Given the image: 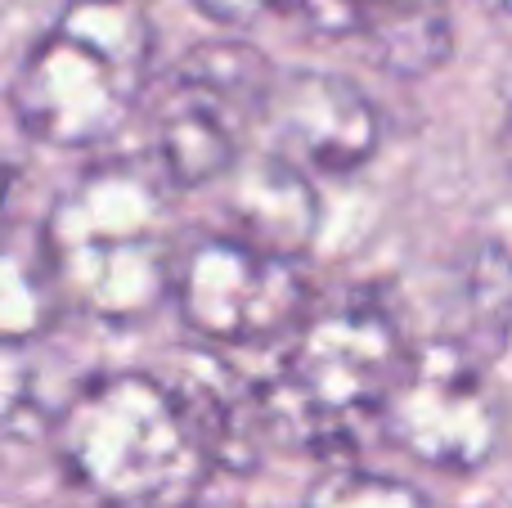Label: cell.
Wrapping results in <instances>:
<instances>
[{"instance_id":"obj_9","label":"cell","mask_w":512,"mask_h":508,"mask_svg":"<svg viewBox=\"0 0 512 508\" xmlns=\"http://www.w3.org/2000/svg\"><path fill=\"white\" fill-rule=\"evenodd\" d=\"M171 392L194 419L207 455L225 473H252L261 464V446L270 437L265 423L261 387H252L243 374H234L212 351H185L171 369Z\"/></svg>"},{"instance_id":"obj_2","label":"cell","mask_w":512,"mask_h":508,"mask_svg":"<svg viewBox=\"0 0 512 508\" xmlns=\"http://www.w3.org/2000/svg\"><path fill=\"white\" fill-rule=\"evenodd\" d=\"M72 486L99 508H194L216 473L167 378L99 374L54 419Z\"/></svg>"},{"instance_id":"obj_10","label":"cell","mask_w":512,"mask_h":508,"mask_svg":"<svg viewBox=\"0 0 512 508\" xmlns=\"http://www.w3.org/2000/svg\"><path fill=\"white\" fill-rule=\"evenodd\" d=\"M221 185L234 234L283 257H301L310 248L319 230V194L310 185V171L270 149L256 158H239V167Z\"/></svg>"},{"instance_id":"obj_1","label":"cell","mask_w":512,"mask_h":508,"mask_svg":"<svg viewBox=\"0 0 512 508\" xmlns=\"http://www.w3.org/2000/svg\"><path fill=\"white\" fill-rule=\"evenodd\" d=\"M171 180L140 162H99L45 216L68 306L108 329L149 320L180 279V221Z\"/></svg>"},{"instance_id":"obj_19","label":"cell","mask_w":512,"mask_h":508,"mask_svg":"<svg viewBox=\"0 0 512 508\" xmlns=\"http://www.w3.org/2000/svg\"><path fill=\"white\" fill-rule=\"evenodd\" d=\"M495 508H512V504H495Z\"/></svg>"},{"instance_id":"obj_14","label":"cell","mask_w":512,"mask_h":508,"mask_svg":"<svg viewBox=\"0 0 512 508\" xmlns=\"http://www.w3.org/2000/svg\"><path fill=\"white\" fill-rule=\"evenodd\" d=\"M176 72L180 77L203 81V86L221 90V95H230V99H239V104H248L252 113H261V99L274 81V68L265 63V54L252 50V45H243V41L194 45V50L180 59Z\"/></svg>"},{"instance_id":"obj_13","label":"cell","mask_w":512,"mask_h":508,"mask_svg":"<svg viewBox=\"0 0 512 508\" xmlns=\"http://www.w3.org/2000/svg\"><path fill=\"white\" fill-rule=\"evenodd\" d=\"M355 41L396 77H427L454 50V27L441 5H378L364 14Z\"/></svg>"},{"instance_id":"obj_7","label":"cell","mask_w":512,"mask_h":508,"mask_svg":"<svg viewBox=\"0 0 512 508\" xmlns=\"http://www.w3.org/2000/svg\"><path fill=\"white\" fill-rule=\"evenodd\" d=\"M256 117L270 149L310 176H351L382 144L373 99L333 72H274Z\"/></svg>"},{"instance_id":"obj_6","label":"cell","mask_w":512,"mask_h":508,"mask_svg":"<svg viewBox=\"0 0 512 508\" xmlns=\"http://www.w3.org/2000/svg\"><path fill=\"white\" fill-rule=\"evenodd\" d=\"M176 306L198 338L252 347L301 329L310 315V284L297 257L270 252L243 234H207L180 257Z\"/></svg>"},{"instance_id":"obj_17","label":"cell","mask_w":512,"mask_h":508,"mask_svg":"<svg viewBox=\"0 0 512 508\" xmlns=\"http://www.w3.org/2000/svg\"><path fill=\"white\" fill-rule=\"evenodd\" d=\"M351 5H360L364 14H369V9H378V5H441V0H351Z\"/></svg>"},{"instance_id":"obj_16","label":"cell","mask_w":512,"mask_h":508,"mask_svg":"<svg viewBox=\"0 0 512 508\" xmlns=\"http://www.w3.org/2000/svg\"><path fill=\"white\" fill-rule=\"evenodd\" d=\"M288 5V0H198V9H203L207 18H216V23L225 27H248L256 23L261 14H270V9Z\"/></svg>"},{"instance_id":"obj_3","label":"cell","mask_w":512,"mask_h":508,"mask_svg":"<svg viewBox=\"0 0 512 508\" xmlns=\"http://www.w3.org/2000/svg\"><path fill=\"white\" fill-rule=\"evenodd\" d=\"M149 59L144 0H68L18 63L9 113L50 149L108 144L140 108Z\"/></svg>"},{"instance_id":"obj_18","label":"cell","mask_w":512,"mask_h":508,"mask_svg":"<svg viewBox=\"0 0 512 508\" xmlns=\"http://www.w3.org/2000/svg\"><path fill=\"white\" fill-rule=\"evenodd\" d=\"M490 9H504V14H512V0H486Z\"/></svg>"},{"instance_id":"obj_4","label":"cell","mask_w":512,"mask_h":508,"mask_svg":"<svg viewBox=\"0 0 512 508\" xmlns=\"http://www.w3.org/2000/svg\"><path fill=\"white\" fill-rule=\"evenodd\" d=\"M409 342L382 297L355 293L292 329L279 374L261 387L270 437L306 455H337L382 428L391 392L409 365Z\"/></svg>"},{"instance_id":"obj_15","label":"cell","mask_w":512,"mask_h":508,"mask_svg":"<svg viewBox=\"0 0 512 508\" xmlns=\"http://www.w3.org/2000/svg\"><path fill=\"white\" fill-rule=\"evenodd\" d=\"M301 508H432L418 486L369 468H328L310 482Z\"/></svg>"},{"instance_id":"obj_8","label":"cell","mask_w":512,"mask_h":508,"mask_svg":"<svg viewBox=\"0 0 512 508\" xmlns=\"http://www.w3.org/2000/svg\"><path fill=\"white\" fill-rule=\"evenodd\" d=\"M248 117H256L248 104L176 72L167 95L153 108V144H158L162 176L176 189L221 185L243 158Z\"/></svg>"},{"instance_id":"obj_12","label":"cell","mask_w":512,"mask_h":508,"mask_svg":"<svg viewBox=\"0 0 512 508\" xmlns=\"http://www.w3.org/2000/svg\"><path fill=\"white\" fill-rule=\"evenodd\" d=\"M68 293L50 252L45 221L14 216L0 248V338L5 347H27L59 324Z\"/></svg>"},{"instance_id":"obj_20","label":"cell","mask_w":512,"mask_h":508,"mask_svg":"<svg viewBox=\"0 0 512 508\" xmlns=\"http://www.w3.org/2000/svg\"><path fill=\"white\" fill-rule=\"evenodd\" d=\"M194 508H198V504H194Z\"/></svg>"},{"instance_id":"obj_11","label":"cell","mask_w":512,"mask_h":508,"mask_svg":"<svg viewBox=\"0 0 512 508\" xmlns=\"http://www.w3.org/2000/svg\"><path fill=\"white\" fill-rule=\"evenodd\" d=\"M441 338L468 351L481 365H495L512 342V248L477 243L459 257L441 311Z\"/></svg>"},{"instance_id":"obj_5","label":"cell","mask_w":512,"mask_h":508,"mask_svg":"<svg viewBox=\"0 0 512 508\" xmlns=\"http://www.w3.org/2000/svg\"><path fill=\"white\" fill-rule=\"evenodd\" d=\"M382 432L427 468L477 473L504 450L508 405L490 383V365L432 338L409 351L405 374L382 410Z\"/></svg>"}]
</instances>
